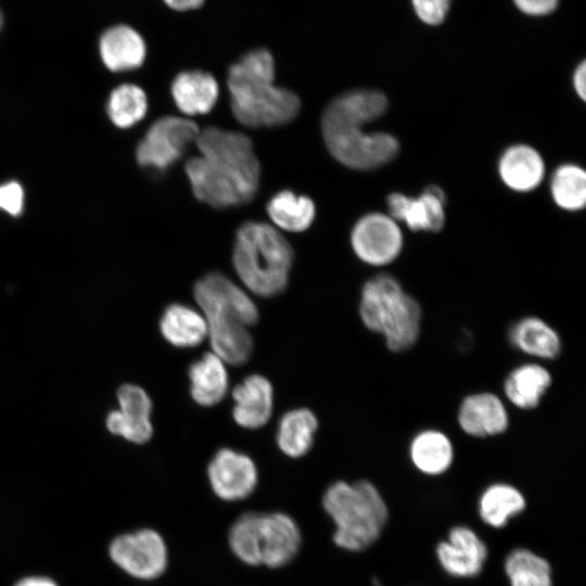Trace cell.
Segmentation results:
<instances>
[{
  "instance_id": "obj_1",
  "label": "cell",
  "mask_w": 586,
  "mask_h": 586,
  "mask_svg": "<svg viewBox=\"0 0 586 586\" xmlns=\"http://www.w3.org/2000/svg\"><path fill=\"white\" fill-rule=\"evenodd\" d=\"M386 109V97L377 90L358 89L335 97L321 117V132L330 154L357 170L373 169L391 162L399 150L397 139L386 132L362 129Z\"/></svg>"
},
{
  "instance_id": "obj_2",
  "label": "cell",
  "mask_w": 586,
  "mask_h": 586,
  "mask_svg": "<svg viewBox=\"0 0 586 586\" xmlns=\"http://www.w3.org/2000/svg\"><path fill=\"white\" fill-rule=\"evenodd\" d=\"M276 63L264 47L254 48L232 63L227 73L231 111L235 119L251 128L290 123L300 111L298 97L276 86Z\"/></svg>"
},
{
  "instance_id": "obj_3",
  "label": "cell",
  "mask_w": 586,
  "mask_h": 586,
  "mask_svg": "<svg viewBox=\"0 0 586 586\" xmlns=\"http://www.w3.org/2000/svg\"><path fill=\"white\" fill-rule=\"evenodd\" d=\"M193 294L206 320L213 353L226 364L246 362L253 351L249 328L258 320L255 303L220 272H209L198 280Z\"/></svg>"
},
{
  "instance_id": "obj_4",
  "label": "cell",
  "mask_w": 586,
  "mask_h": 586,
  "mask_svg": "<svg viewBox=\"0 0 586 586\" xmlns=\"http://www.w3.org/2000/svg\"><path fill=\"white\" fill-rule=\"evenodd\" d=\"M232 263L243 284L254 294L271 297L285 289L293 250L277 228L246 221L237 231Z\"/></svg>"
},
{
  "instance_id": "obj_5",
  "label": "cell",
  "mask_w": 586,
  "mask_h": 586,
  "mask_svg": "<svg viewBox=\"0 0 586 586\" xmlns=\"http://www.w3.org/2000/svg\"><path fill=\"white\" fill-rule=\"evenodd\" d=\"M322 506L335 524V545L348 551H361L371 546L388 517L383 497L368 481L333 483L323 495Z\"/></svg>"
},
{
  "instance_id": "obj_6",
  "label": "cell",
  "mask_w": 586,
  "mask_h": 586,
  "mask_svg": "<svg viewBox=\"0 0 586 586\" xmlns=\"http://www.w3.org/2000/svg\"><path fill=\"white\" fill-rule=\"evenodd\" d=\"M359 314L364 324L382 334L393 352L409 349L420 335L421 307L391 275H377L364 284Z\"/></svg>"
},
{
  "instance_id": "obj_7",
  "label": "cell",
  "mask_w": 586,
  "mask_h": 586,
  "mask_svg": "<svg viewBox=\"0 0 586 586\" xmlns=\"http://www.w3.org/2000/svg\"><path fill=\"white\" fill-rule=\"evenodd\" d=\"M231 551L249 565L279 569L297 555L302 535L295 521L282 512H245L228 534Z\"/></svg>"
},
{
  "instance_id": "obj_8",
  "label": "cell",
  "mask_w": 586,
  "mask_h": 586,
  "mask_svg": "<svg viewBox=\"0 0 586 586\" xmlns=\"http://www.w3.org/2000/svg\"><path fill=\"white\" fill-rule=\"evenodd\" d=\"M195 143L200 156L253 199L258 189L260 166L247 136L212 126L200 130Z\"/></svg>"
},
{
  "instance_id": "obj_9",
  "label": "cell",
  "mask_w": 586,
  "mask_h": 586,
  "mask_svg": "<svg viewBox=\"0 0 586 586\" xmlns=\"http://www.w3.org/2000/svg\"><path fill=\"white\" fill-rule=\"evenodd\" d=\"M200 129L188 118L164 116L156 119L139 142L136 158L140 166L163 171L176 163L195 142Z\"/></svg>"
},
{
  "instance_id": "obj_10",
  "label": "cell",
  "mask_w": 586,
  "mask_h": 586,
  "mask_svg": "<svg viewBox=\"0 0 586 586\" xmlns=\"http://www.w3.org/2000/svg\"><path fill=\"white\" fill-rule=\"evenodd\" d=\"M111 560L128 575L143 579L160 577L167 568V548L152 528L116 536L109 546Z\"/></svg>"
},
{
  "instance_id": "obj_11",
  "label": "cell",
  "mask_w": 586,
  "mask_h": 586,
  "mask_svg": "<svg viewBox=\"0 0 586 586\" xmlns=\"http://www.w3.org/2000/svg\"><path fill=\"white\" fill-rule=\"evenodd\" d=\"M352 247L357 257L372 266L392 263L403 249V234L390 215L370 213L353 227Z\"/></svg>"
},
{
  "instance_id": "obj_12",
  "label": "cell",
  "mask_w": 586,
  "mask_h": 586,
  "mask_svg": "<svg viewBox=\"0 0 586 586\" xmlns=\"http://www.w3.org/2000/svg\"><path fill=\"white\" fill-rule=\"evenodd\" d=\"M215 495L226 501L249 497L257 485V469L250 456L231 448L219 449L207 467Z\"/></svg>"
},
{
  "instance_id": "obj_13",
  "label": "cell",
  "mask_w": 586,
  "mask_h": 586,
  "mask_svg": "<svg viewBox=\"0 0 586 586\" xmlns=\"http://www.w3.org/2000/svg\"><path fill=\"white\" fill-rule=\"evenodd\" d=\"M441 566L455 577H474L483 569L487 547L470 527L459 525L449 531L448 538L436 548Z\"/></svg>"
},
{
  "instance_id": "obj_14",
  "label": "cell",
  "mask_w": 586,
  "mask_h": 586,
  "mask_svg": "<svg viewBox=\"0 0 586 586\" xmlns=\"http://www.w3.org/2000/svg\"><path fill=\"white\" fill-rule=\"evenodd\" d=\"M390 216L404 221L410 230L438 232L445 224V194L431 186L418 198L392 193L386 199Z\"/></svg>"
},
{
  "instance_id": "obj_15",
  "label": "cell",
  "mask_w": 586,
  "mask_h": 586,
  "mask_svg": "<svg viewBox=\"0 0 586 586\" xmlns=\"http://www.w3.org/2000/svg\"><path fill=\"white\" fill-rule=\"evenodd\" d=\"M118 402L120 409L112 411L106 420L110 432L137 444L148 442L153 432L149 395L143 388L127 384L119 388Z\"/></svg>"
},
{
  "instance_id": "obj_16",
  "label": "cell",
  "mask_w": 586,
  "mask_h": 586,
  "mask_svg": "<svg viewBox=\"0 0 586 586\" xmlns=\"http://www.w3.org/2000/svg\"><path fill=\"white\" fill-rule=\"evenodd\" d=\"M194 196L212 207L238 206L252 200L231 179L216 170L202 156L190 157L184 165Z\"/></svg>"
},
{
  "instance_id": "obj_17",
  "label": "cell",
  "mask_w": 586,
  "mask_h": 586,
  "mask_svg": "<svg viewBox=\"0 0 586 586\" xmlns=\"http://www.w3.org/2000/svg\"><path fill=\"white\" fill-rule=\"evenodd\" d=\"M143 36L132 26L116 24L106 28L99 39V53L104 66L114 73L141 67L146 58Z\"/></svg>"
},
{
  "instance_id": "obj_18",
  "label": "cell",
  "mask_w": 586,
  "mask_h": 586,
  "mask_svg": "<svg viewBox=\"0 0 586 586\" xmlns=\"http://www.w3.org/2000/svg\"><path fill=\"white\" fill-rule=\"evenodd\" d=\"M232 417L244 429L265 425L273 410V388L270 381L260 374L246 377L232 391Z\"/></svg>"
},
{
  "instance_id": "obj_19",
  "label": "cell",
  "mask_w": 586,
  "mask_h": 586,
  "mask_svg": "<svg viewBox=\"0 0 586 586\" xmlns=\"http://www.w3.org/2000/svg\"><path fill=\"white\" fill-rule=\"evenodd\" d=\"M461 430L475 437L498 435L509 425V416L501 399L493 393L467 396L458 410Z\"/></svg>"
},
{
  "instance_id": "obj_20",
  "label": "cell",
  "mask_w": 586,
  "mask_h": 586,
  "mask_svg": "<svg viewBox=\"0 0 586 586\" xmlns=\"http://www.w3.org/2000/svg\"><path fill=\"white\" fill-rule=\"evenodd\" d=\"M171 97L176 106L186 115H202L215 106L219 86L208 72L186 69L179 72L171 81Z\"/></svg>"
},
{
  "instance_id": "obj_21",
  "label": "cell",
  "mask_w": 586,
  "mask_h": 586,
  "mask_svg": "<svg viewBox=\"0 0 586 586\" xmlns=\"http://www.w3.org/2000/svg\"><path fill=\"white\" fill-rule=\"evenodd\" d=\"M226 362L215 353H205L193 361L188 371L190 394L203 407L220 403L229 388Z\"/></svg>"
},
{
  "instance_id": "obj_22",
  "label": "cell",
  "mask_w": 586,
  "mask_h": 586,
  "mask_svg": "<svg viewBox=\"0 0 586 586\" xmlns=\"http://www.w3.org/2000/svg\"><path fill=\"white\" fill-rule=\"evenodd\" d=\"M498 171L508 188L518 192H527L542 182L545 164L534 148L526 144H515L501 155Z\"/></svg>"
},
{
  "instance_id": "obj_23",
  "label": "cell",
  "mask_w": 586,
  "mask_h": 586,
  "mask_svg": "<svg viewBox=\"0 0 586 586\" xmlns=\"http://www.w3.org/2000/svg\"><path fill=\"white\" fill-rule=\"evenodd\" d=\"M160 330L163 337L178 348L198 346L207 337V323L203 314L179 303L165 308Z\"/></svg>"
},
{
  "instance_id": "obj_24",
  "label": "cell",
  "mask_w": 586,
  "mask_h": 586,
  "mask_svg": "<svg viewBox=\"0 0 586 586\" xmlns=\"http://www.w3.org/2000/svg\"><path fill=\"white\" fill-rule=\"evenodd\" d=\"M509 340L517 349L542 359H552L561 349L558 333L538 317H525L514 323Z\"/></svg>"
},
{
  "instance_id": "obj_25",
  "label": "cell",
  "mask_w": 586,
  "mask_h": 586,
  "mask_svg": "<svg viewBox=\"0 0 586 586\" xmlns=\"http://www.w3.org/2000/svg\"><path fill=\"white\" fill-rule=\"evenodd\" d=\"M551 384L548 370L538 364H524L507 377L504 391L507 398L521 409L535 408Z\"/></svg>"
},
{
  "instance_id": "obj_26",
  "label": "cell",
  "mask_w": 586,
  "mask_h": 586,
  "mask_svg": "<svg viewBox=\"0 0 586 586\" xmlns=\"http://www.w3.org/2000/svg\"><path fill=\"white\" fill-rule=\"evenodd\" d=\"M318 420L307 408L285 412L279 420L276 441L280 450L289 457L298 458L310 449Z\"/></svg>"
},
{
  "instance_id": "obj_27",
  "label": "cell",
  "mask_w": 586,
  "mask_h": 586,
  "mask_svg": "<svg viewBox=\"0 0 586 586\" xmlns=\"http://www.w3.org/2000/svg\"><path fill=\"white\" fill-rule=\"evenodd\" d=\"M409 454L413 466L430 475L447 471L454 458L450 440L437 430L418 433L410 444Z\"/></svg>"
},
{
  "instance_id": "obj_28",
  "label": "cell",
  "mask_w": 586,
  "mask_h": 586,
  "mask_svg": "<svg viewBox=\"0 0 586 586\" xmlns=\"http://www.w3.org/2000/svg\"><path fill=\"white\" fill-rule=\"evenodd\" d=\"M267 214L280 229L301 232L314 221L316 208L314 202L305 195L283 190L275 194L267 203Z\"/></svg>"
},
{
  "instance_id": "obj_29",
  "label": "cell",
  "mask_w": 586,
  "mask_h": 586,
  "mask_svg": "<svg viewBox=\"0 0 586 586\" xmlns=\"http://www.w3.org/2000/svg\"><path fill=\"white\" fill-rule=\"evenodd\" d=\"M522 493L506 483L488 486L479 499L481 519L493 527H502L508 521L525 508Z\"/></svg>"
},
{
  "instance_id": "obj_30",
  "label": "cell",
  "mask_w": 586,
  "mask_h": 586,
  "mask_svg": "<svg viewBox=\"0 0 586 586\" xmlns=\"http://www.w3.org/2000/svg\"><path fill=\"white\" fill-rule=\"evenodd\" d=\"M146 111V94L136 84H122L110 93L106 112L110 120L118 128L127 129L135 126L143 119Z\"/></svg>"
},
{
  "instance_id": "obj_31",
  "label": "cell",
  "mask_w": 586,
  "mask_h": 586,
  "mask_svg": "<svg viewBox=\"0 0 586 586\" xmlns=\"http://www.w3.org/2000/svg\"><path fill=\"white\" fill-rule=\"evenodd\" d=\"M505 571L511 586H552L549 563L525 548L509 552L505 560Z\"/></svg>"
},
{
  "instance_id": "obj_32",
  "label": "cell",
  "mask_w": 586,
  "mask_h": 586,
  "mask_svg": "<svg viewBox=\"0 0 586 586\" xmlns=\"http://www.w3.org/2000/svg\"><path fill=\"white\" fill-rule=\"evenodd\" d=\"M550 189L553 201L559 207L578 211L586 203V174L577 165H562L555 171Z\"/></svg>"
},
{
  "instance_id": "obj_33",
  "label": "cell",
  "mask_w": 586,
  "mask_h": 586,
  "mask_svg": "<svg viewBox=\"0 0 586 586\" xmlns=\"http://www.w3.org/2000/svg\"><path fill=\"white\" fill-rule=\"evenodd\" d=\"M25 192L16 180L0 183V209L10 216L17 217L23 213Z\"/></svg>"
},
{
  "instance_id": "obj_34",
  "label": "cell",
  "mask_w": 586,
  "mask_h": 586,
  "mask_svg": "<svg viewBox=\"0 0 586 586\" xmlns=\"http://www.w3.org/2000/svg\"><path fill=\"white\" fill-rule=\"evenodd\" d=\"M450 0H412L419 18L430 25L442 23L446 16Z\"/></svg>"
},
{
  "instance_id": "obj_35",
  "label": "cell",
  "mask_w": 586,
  "mask_h": 586,
  "mask_svg": "<svg viewBox=\"0 0 586 586\" xmlns=\"http://www.w3.org/2000/svg\"><path fill=\"white\" fill-rule=\"evenodd\" d=\"M517 7L531 15H543L551 12L558 0H513Z\"/></svg>"
},
{
  "instance_id": "obj_36",
  "label": "cell",
  "mask_w": 586,
  "mask_h": 586,
  "mask_svg": "<svg viewBox=\"0 0 586 586\" xmlns=\"http://www.w3.org/2000/svg\"><path fill=\"white\" fill-rule=\"evenodd\" d=\"M170 11L176 13H190L201 10L206 0H162Z\"/></svg>"
},
{
  "instance_id": "obj_37",
  "label": "cell",
  "mask_w": 586,
  "mask_h": 586,
  "mask_svg": "<svg viewBox=\"0 0 586 586\" xmlns=\"http://www.w3.org/2000/svg\"><path fill=\"white\" fill-rule=\"evenodd\" d=\"M573 86L576 93L584 101L586 99V65L582 62L574 72Z\"/></svg>"
},
{
  "instance_id": "obj_38",
  "label": "cell",
  "mask_w": 586,
  "mask_h": 586,
  "mask_svg": "<svg viewBox=\"0 0 586 586\" xmlns=\"http://www.w3.org/2000/svg\"><path fill=\"white\" fill-rule=\"evenodd\" d=\"M14 586H58L56 583L46 576H28L20 579Z\"/></svg>"
},
{
  "instance_id": "obj_39",
  "label": "cell",
  "mask_w": 586,
  "mask_h": 586,
  "mask_svg": "<svg viewBox=\"0 0 586 586\" xmlns=\"http://www.w3.org/2000/svg\"><path fill=\"white\" fill-rule=\"evenodd\" d=\"M2 26H3V14H2V12L0 10V30H1Z\"/></svg>"
}]
</instances>
